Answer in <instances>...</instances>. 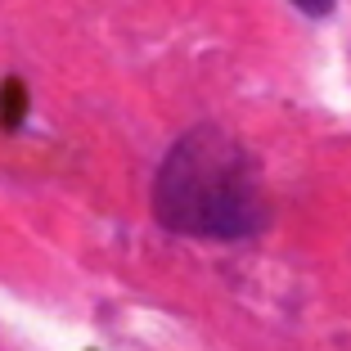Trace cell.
<instances>
[{
	"instance_id": "cell-1",
	"label": "cell",
	"mask_w": 351,
	"mask_h": 351,
	"mask_svg": "<svg viewBox=\"0 0 351 351\" xmlns=\"http://www.w3.org/2000/svg\"><path fill=\"white\" fill-rule=\"evenodd\" d=\"M154 217L171 234L239 243L266 230L270 203L248 149L221 126H194L154 176Z\"/></svg>"
},
{
	"instance_id": "cell-2",
	"label": "cell",
	"mask_w": 351,
	"mask_h": 351,
	"mask_svg": "<svg viewBox=\"0 0 351 351\" xmlns=\"http://www.w3.org/2000/svg\"><path fill=\"white\" fill-rule=\"evenodd\" d=\"M302 14H311V19H324V14L333 10V0H293Z\"/></svg>"
}]
</instances>
